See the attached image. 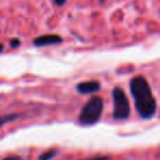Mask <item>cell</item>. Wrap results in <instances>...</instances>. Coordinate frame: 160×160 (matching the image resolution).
<instances>
[{
    "label": "cell",
    "instance_id": "277c9868",
    "mask_svg": "<svg viewBox=\"0 0 160 160\" xmlns=\"http://www.w3.org/2000/svg\"><path fill=\"white\" fill-rule=\"evenodd\" d=\"M63 42V38L59 35L56 34H46V35H42L36 37L33 40V44L35 46H49V45H55V44H60Z\"/></svg>",
    "mask_w": 160,
    "mask_h": 160
},
{
    "label": "cell",
    "instance_id": "9c48e42d",
    "mask_svg": "<svg viewBox=\"0 0 160 160\" xmlns=\"http://www.w3.org/2000/svg\"><path fill=\"white\" fill-rule=\"evenodd\" d=\"M20 44H21L20 39H12L10 42V45H11V47H12V48H17V47H19Z\"/></svg>",
    "mask_w": 160,
    "mask_h": 160
},
{
    "label": "cell",
    "instance_id": "30bf717a",
    "mask_svg": "<svg viewBox=\"0 0 160 160\" xmlns=\"http://www.w3.org/2000/svg\"><path fill=\"white\" fill-rule=\"evenodd\" d=\"M2 160H23V159H22V157L15 156V155H13V156H8V157H6V158H3Z\"/></svg>",
    "mask_w": 160,
    "mask_h": 160
},
{
    "label": "cell",
    "instance_id": "7c38bea8",
    "mask_svg": "<svg viewBox=\"0 0 160 160\" xmlns=\"http://www.w3.org/2000/svg\"><path fill=\"white\" fill-rule=\"evenodd\" d=\"M2 49H3V45L0 44V51H2Z\"/></svg>",
    "mask_w": 160,
    "mask_h": 160
},
{
    "label": "cell",
    "instance_id": "52a82bcc",
    "mask_svg": "<svg viewBox=\"0 0 160 160\" xmlns=\"http://www.w3.org/2000/svg\"><path fill=\"white\" fill-rule=\"evenodd\" d=\"M58 152L56 149H49L47 152H43L42 155L39 157V160H52L57 156Z\"/></svg>",
    "mask_w": 160,
    "mask_h": 160
},
{
    "label": "cell",
    "instance_id": "5b68a950",
    "mask_svg": "<svg viewBox=\"0 0 160 160\" xmlns=\"http://www.w3.org/2000/svg\"><path fill=\"white\" fill-rule=\"evenodd\" d=\"M101 84L98 81H86L77 85V91L80 94H92L100 89Z\"/></svg>",
    "mask_w": 160,
    "mask_h": 160
},
{
    "label": "cell",
    "instance_id": "6da1fadb",
    "mask_svg": "<svg viewBox=\"0 0 160 160\" xmlns=\"http://www.w3.org/2000/svg\"><path fill=\"white\" fill-rule=\"evenodd\" d=\"M130 89L138 116L144 120L152 119L157 111V102L147 80L141 75L135 76L130 83Z\"/></svg>",
    "mask_w": 160,
    "mask_h": 160
},
{
    "label": "cell",
    "instance_id": "ba28073f",
    "mask_svg": "<svg viewBox=\"0 0 160 160\" xmlns=\"http://www.w3.org/2000/svg\"><path fill=\"white\" fill-rule=\"evenodd\" d=\"M109 156H96V157H91V158H87L83 160H109Z\"/></svg>",
    "mask_w": 160,
    "mask_h": 160
},
{
    "label": "cell",
    "instance_id": "3957f363",
    "mask_svg": "<svg viewBox=\"0 0 160 160\" xmlns=\"http://www.w3.org/2000/svg\"><path fill=\"white\" fill-rule=\"evenodd\" d=\"M113 98V118L115 120H126L130 114V106L125 92L120 87L112 91Z\"/></svg>",
    "mask_w": 160,
    "mask_h": 160
},
{
    "label": "cell",
    "instance_id": "8fae6325",
    "mask_svg": "<svg viewBox=\"0 0 160 160\" xmlns=\"http://www.w3.org/2000/svg\"><path fill=\"white\" fill-rule=\"evenodd\" d=\"M53 1L56 6H64L66 3V0H53Z\"/></svg>",
    "mask_w": 160,
    "mask_h": 160
},
{
    "label": "cell",
    "instance_id": "7a4b0ae2",
    "mask_svg": "<svg viewBox=\"0 0 160 160\" xmlns=\"http://www.w3.org/2000/svg\"><path fill=\"white\" fill-rule=\"evenodd\" d=\"M103 99L100 96H93L85 103L78 117V121L82 125H93L100 120L103 112Z\"/></svg>",
    "mask_w": 160,
    "mask_h": 160
},
{
    "label": "cell",
    "instance_id": "8992f818",
    "mask_svg": "<svg viewBox=\"0 0 160 160\" xmlns=\"http://www.w3.org/2000/svg\"><path fill=\"white\" fill-rule=\"evenodd\" d=\"M19 114L17 113H12V114H4V116H1L0 117V128L6 125L7 123L9 122H13L15 121L18 118H19Z\"/></svg>",
    "mask_w": 160,
    "mask_h": 160
}]
</instances>
